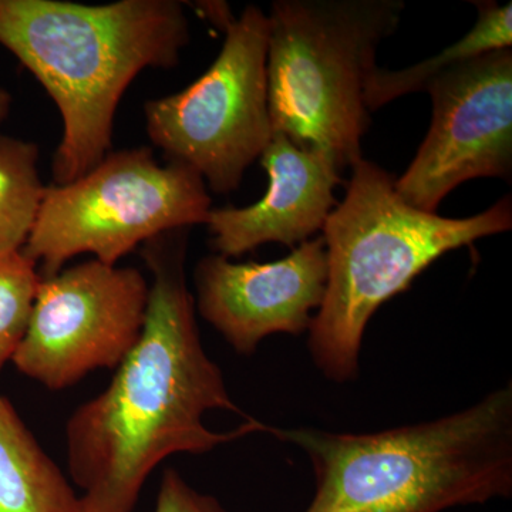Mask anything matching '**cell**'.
Masks as SVG:
<instances>
[{
  "instance_id": "obj_1",
  "label": "cell",
  "mask_w": 512,
  "mask_h": 512,
  "mask_svg": "<svg viewBox=\"0 0 512 512\" xmlns=\"http://www.w3.org/2000/svg\"><path fill=\"white\" fill-rule=\"evenodd\" d=\"M188 229L144 244L151 272L146 325L109 386L66 424L67 466L82 512H133L148 476L174 454H204L271 427L245 420L212 431V410L242 413L205 352L185 278Z\"/></svg>"
},
{
  "instance_id": "obj_2",
  "label": "cell",
  "mask_w": 512,
  "mask_h": 512,
  "mask_svg": "<svg viewBox=\"0 0 512 512\" xmlns=\"http://www.w3.org/2000/svg\"><path fill=\"white\" fill-rule=\"evenodd\" d=\"M188 40L177 0H0V45L39 80L62 116L56 185L101 163L127 87L144 69L174 67Z\"/></svg>"
},
{
  "instance_id": "obj_3",
  "label": "cell",
  "mask_w": 512,
  "mask_h": 512,
  "mask_svg": "<svg viewBox=\"0 0 512 512\" xmlns=\"http://www.w3.org/2000/svg\"><path fill=\"white\" fill-rule=\"evenodd\" d=\"M305 451V512H443L512 494V384L460 412L377 433L278 429Z\"/></svg>"
},
{
  "instance_id": "obj_4",
  "label": "cell",
  "mask_w": 512,
  "mask_h": 512,
  "mask_svg": "<svg viewBox=\"0 0 512 512\" xmlns=\"http://www.w3.org/2000/svg\"><path fill=\"white\" fill-rule=\"evenodd\" d=\"M350 168L345 200L322 228L328 282L308 339L313 363L333 383L359 376L367 323L383 303L447 252L512 227L510 195L473 217L446 218L407 204L396 178L372 161Z\"/></svg>"
},
{
  "instance_id": "obj_5",
  "label": "cell",
  "mask_w": 512,
  "mask_h": 512,
  "mask_svg": "<svg viewBox=\"0 0 512 512\" xmlns=\"http://www.w3.org/2000/svg\"><path fill=\"white\" fill-rule=\"evenodd\" d=\"M403 0H278L268 16L272 130L298 147L362 158L370 123L365 90L377 47L402 22Z\"/></svg>"
},
{
  "instance_id": "obj_6",
  "label": "cell",
  "mask_w": 512,
  "mask_h": 512,
  "mask_svg": "<svg viewBox=\"0 0 512 512\" xmlns=\"http://www.w3.org/2000/svg\"><path fill=\"white\" fill-rule=\"evenodd\" d=\"M211 210L207 184L188 165H161L147 147L116 151L72 183L46 187L22 252L40 276L80 254L117 265L158 235L205 224Z\"/></svg>"
},
{
  "instance_id": "obj_7",
  "label": "cell",
  "mask_w": 512,
  "mask_h": 512,
  "mask_svg": "<svg viewBox=\"0 0 512 512\" xmlns=\"http://www.w3.org/2000/svg\"><path fill=\"white\" fill-rule=\"evenodd\" d=\"M220 55L183 92L146 104L147 133L168 160L188 165L212 191L237 190L271 141L268 16L247 6L228 15Z\"/></svg>"
},
{
  "instance_id": "obj_8",
  "label": "cell",
  "mask_w": 512,
  "mask_h": 512,
  "mask_svg": "<svg viewBox=\"0 0 512 512\" xmlns=\"http://www.w3.org/2000/svg\"><path fill=\"white\" fill-rule=\"evenodd\" d=\"M148 295L150 285L138 269L97 259L40 276L13 365L50 390L117 369L141 338Z\"/></svg>"
},
{
  "instance_id": "obj_9",
  "label": "cell",
  "mask_w": 512,
  "mask_h": 512,
  "mask_svg": "<svg viewBox=\"0 0 512 512\" xmlns=\"http://www.w3.org/2000/svg\"><path fill=\"white\" fill-rule=\"evenodd\" d=\"M424 92L433 120L394 187L407 204L436 212L458 185L512 175V50L468 60L434 77Z\"/></svg>"
},
{
  "instance_id": "obj_10",
  "label": "cell",
  "mask_w": 512,
  "mask_h": 512,
  "mask_svg": "<svg viewBox=\"0 0 512 512\" xmlns=\"http://www.w3.org/2000/svg\"><path fill=\"white\" fill-rule=\"evenodd\" d=\"M328 255L322 237L309 239L274 262L235 264L222 255L202 258L195 268L202 318L235 352L251 355L275 335H301L325 298Z\"/></svg>"
},
{
  "instance_id": "obj_11",
  "label": "cell",
  "mask_w": 512,
  "mask_h": 512,
  "mask_svg": "<svg viewBox=\"0 0 512 512\" xmlns=\"http://www.w3.org/2000/svg\"><path fill=\"white\" fill-rule=\"evenodd\" d=\"M259 158L269 178L264 197L249 207L215 208L205 221L212 248L225 258L269 242L301 245L322 231L338 205L333 191L342 183L343 168L328 151L298 147L274 131Z\"/></svg>"
},
{
  "instance_id": "obj_12",
  "label": "cell",
  "mask_w": 512,
  "mask_h": 512,
  "mask_svg": "<svg viewBox=\"0 0 512 512\" xmlns=\"http://www.w3.org/2000/svg\"><path fill=\"white\" fill-rule=\"evenodd\" d=\"M0 512H82L70 481L2 394Z\"/></svg>"
},
{
  "instance_id": "obj_13",
  "label": "cell",
  "mask_w": 512,
  "mask_h": 512,
  "mask_svg": "<svg viewBox=\"0 0 512 512\" xmlns=\"http://www.w3.org/2000/svg\"><path fill=\"white\" fill-rule=\"evenodd\" d=\"M478 19L474 28L453 45L441 50L439 55L402 70H384L376 67L366 84V109L375 111L404 94L424 92L427 84L439 74L453 69L458 64L468 62L494 52L511 49L512 45V6L498 5L484 0L474 2Z\"/></svg>"
},
{
  "instance_id": "obj_14",
  "label": "cell",
  "mask_w": 512,
  "mask_h": 512,
  "mask_svg": "<svg viewBox=\"0 0 512 512\" xmlns=\"http://www.w3.org/2000/svg\"><path fill=\"white\" fill-rule=\"evenodd\" d=\"M39 156L35 143L0 137V259L22 252L35 227L46 190Z\"/></svg>"
},
{
  "instance_id": "obj_15",
  "label": "cell",
  "mask_w": 512,
  "mask_h": 512,
  "mask_svg": "<svg viewBox=\"0 0 512 512\" xmlns=\"http://www.w3.org/2000/svg\"><path fill=\"white\" fill-rule=\"evenodd\" d=\"M39 282L36 262L23 252L0 259V372L22 343Z\"/></svg>"
},
{
  "instance_id": "obj_16",
  "label": "cell",
  "mask_w": 512,
  "mask_h": 512,
  "mask_svg": "<svg viewBox=\"0 0 512 512\" xmlns=\"http://www.w3.org/2000/svg\"><path fill=\"white\" fill-rule=\"evenodd\" d=\"M156 512H227L217 498L192 488L178 471H165L157 495Z\"/></svg>"
},
{
  "instance_id": "obj_17",
  "label": "cell",
  "mask_w": 512,
  "mask_h": 512,
  "mask_svg": "<svg viewBox=\"0 0 512 512\" xmlns=\"http://www.w3.org/2000/svg\"><path fill=\"white\" fill-rule=\"evenodd\" d=\"M12 96L6 90L0 89V123L8 117Z\"/></svg>"
}]
</instances>
